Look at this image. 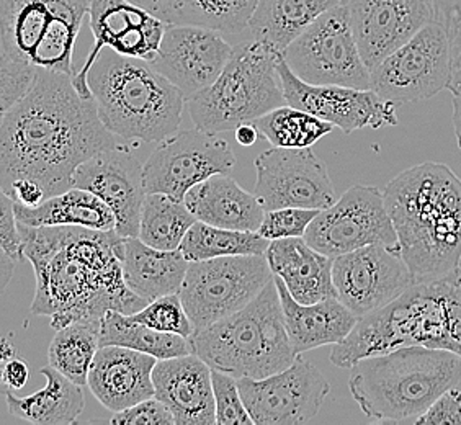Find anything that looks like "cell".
<instances>
[{
  "label": "cell",
  "instance_id": "6da1fadb",
  "mask_svg": "<svg viewBox=\"0 0 461 425\" xmlns=\"http://www.w3.org/2000/svg\"><path fill=\"white\" fill-rule=\"evenodd\" d=\"M116 144L95 100L80 95L71 74L41 71L33 89L2 113V190L30 178L43 186L46 198L62 194L86 160Z\"/></svg>",
  "mask_w": 461,
  "mask_h": 425
},
{
  "label": "cell",
  "instance_id": "7a4b0ae2",
  "mask_svg": "<svg viewBox=\"0 0 461 425\" xmlns=\"http://www.w3.org/2000/svg\"><path fill=\"white\" fill-rule=\"evenodd\" d=\"M20 230L36 278L32 312L51 318L54 330L98 322L108 311L131 316L148 304L124 282L126 238L115 230L22 222Z\"/></svg>",
  "mask_w": 461,
  "mask_h": 425
},
{
  "label": "cell",
  "instance_id": "3957f363",
  "mask_svg": "<svg viewBox=\"0 0 461 425\" xmlns=\"http://www.w3.org/2000/svg\"><path fill=\"white\" fill-rule=\"evenodd\" d=\"M383 192L416 284L455 272L461 260V178L447 164L424 162L401 172Z\"/></svg>",
  "mask_w": 461,
  "mask_h": 425
},
{
  "label": "cell",
  "instance_id": "277c9868",
  "mask_svg": "<svg viewBox=\"0 0 461 425\" xmlns=\"http://www.w3.org/2000/svg\"><path fill=\"white\" fill-rule=\"evenodd\" d=\"M444 348L461 357V270L414 284L390 304L358 318L330 352L339 368L401 347Z\"/></svg>",
  "mask_w": 461,
  "mask_h": 425
},
{
  "label": "cell",
  "instance_id": "5b68a950",
  "mask_svg": "<svg viewBox=\"0 0 461 425\" xmlns=\"http://www.w3.org/2000/svg\"><path fill=\"white\" fill-rule=\"evenodd\" d=\"M92 0H0V110L33 89L41 71L74 76L72 58Z\"/></svg>",
  "mask_w": 461,
  "mask_h": 425
},
{
  "label": "cell",
  "instance_id": "8992f818",
  "mask_svg": "<svg viewBox=\"0 0 461 425\" xmlns=\"http://www.w3.org/2000/svg\"><path fill=\"white\" fill-rule=\"evenodd\" d=\"M98 116L124 141L159 142L180 130L186 100L151 62L105 48L89 71Z\"/></svg>",
  "mask_w": 461,
  "mask_h": 425
},
{
  "label": "cell",
  "instance_id": "52a82bcc",
  "mask_svg": "<svg viewBox=\"0 0 461 425\" xmlns=\"http://www.w3.org/2000/svg\"><path fill=\"white\" fill-rule=\"evenodd\" d=\"M348 390L368 419L416 422L461 380V357L444 348L411 346L355 364Z\"/></svg>",
  "mask_w": 461,
  "mask_h": 425
},
{
  "label": "cell",
  "instance_id": "ba28073f",
  "mask_svg": "<svg viewBox=\"0 0 461 425\" xmlns=\"http://www.w3.org/2000/svg\"><path fill=\"white\" fill-rule=\"evenodd\" d=\"M190 340L194 354L212 370L238 380H262L298 358L286 332L276 280H270L246 308L196 332Z\"/></svg>",
  "mask_w": 461,
  "mask_h": 425
},
{
  "label": "cell",
  "instance_id": "9c48e42d",
  "mask_svg": "<svg viewBox=\"0 0 461 425\" xmlns=\"http://www.w3.org/2000/svg\"><path fill=\"white\" fill-rule=\"evenodd\" d=\"M280 56L252 36L236 41L221 76L210 87L186 98V110L196 128L213 134L236 131L240 124L286 105L276 69Z\"/></svg>",
  "mask_w": 461,
  "mask_h": 425
},
{
  "label": "cell",
  "instance_id": "30bf717a",
  "mask_svg": "<svg viewBox=\"0 0 461 425\" xmlns=\"http://www.w3.org/2000/svg\"><path fill=\"white\" fill-rule=\"evenodd\" d=\"M274 272L266 256H228L190 262L180 298L195 332L246 308Z\"/></svg>",
  "mask_w": 461,
  "mask_h": 425
},
{
  "label": "cell",
  "instance_id": "8fae6325",
  "mask_svg": "<svg viewBox=\"0 0 461 425\" xmlns=\"http://www.w3.org/2000/svg\"><path fill=\"white\" fill-rule=\"evenodd\" d=\"M282 56L308 84L370 89L372 71L357 45L346 4L322 14Z\"/></svg>",
  "mask_w": 461,
  "mask_h": 425
},
{
  "label": "cell",
  "instance_id": "7c38bea8",
  "mask_svg": "<svg viewBox=\"0 0 461 425\" xmlns=\"http://www.w3.org/2000/svg\"><path fill=\"white\" fill-rule=\"evenodd\" d=\"M450 82V36L442 23L432 22L373 69L370 89L400 106L429 100Z\"/></svg>",
  "mask_w": 461,
  "mask_h": 425
},
{
  "label": "cell",
  "instance_id": "4fadbf2b",
  "mask_svg": "<svg viewBox=\"0 0 461 425\" xmlns=\"http://www.w3.org/2000/svg\"><path fill=\"white\" fill-rule=\"evenodd\" d=\"M304 240L311 248L332 258L372 244L398 246L384 192L362 184L350 186L336 203L321 210Z\"/></svg>",
  "mask_w": 461,
  "mask_h": 425
},
{
  "label": "cell",
  "instance_id": "5bb4252c",
  "mask_svg": "<svg viewBox=\"0 0 461 425\" xmlns=\"http://www.w3.org/2000/svg\"><path fill=\"white\" fill-rule=\"evenodd\" d=\"M238 160L230 142L200 128L178 130L158 142L144 162L148 194L184 200L188 190L214 174H230Z\"/></svg>",
  "mask_w": 461,
  "mask_h": 425
},
{
  "label": "cell",
  "instance_id": "9a60e30c",
  "mask_svg": "<svg viewBox=\"0 0 461 425\" xmlns=\"http://www.w3.org/2000/svg\"><path fill=\"white\" fill-rule=\"evenodd\" d=\"M254 194L266 212L278 208L326 210L338 202L328 167L310 148H272L256 159Z\"/></svg>",
  "mask_w": 461,
  "mask_h": 425
},
{
  "label": "cell",
  "instance_id": "2e32d148",
  "mask_svg": "<svg viewBox=\"0 0 461 425\" xmlns=\"http://www.w3.org/2000/svg\"><path fill=\"white\" fill-rule=\"evenodd\" d=\"M332 278L339 300L358 318L390 304L416 284L400 246L384 244L334 258Z\"/></svg>",
  "mask_w": 461,
  "mask_h": 425
},
{
  "label": "cell",
  "instance_id": "e0dca14e",
  "mask_svg": "<svg viewBox=\"0 0 461 425\" xmlns=\"http://www.w3.org/2000/svg\"><path fill=\"white\" fill-rule=\"evenodd\" d=\"M240 394L256 425H293L318 416L330 384L302 355L282 372L262 380L240 378Z\"/></svg>",
  "mask_w": 461,
  "mask_h": 425
},
{
  "label": "cell",
  "instance_id": "ac0fdd59",
  "mask_svg": "<svg viewBox=\"0 0 461 425\" xmlns=\"http://www.w3.org/2000/svg\"><path fill=\"white\" fill-rule=\"evenodd\" d=\"M276 69L286 105L310 112L346 134L364 128L380 130L400 123L396 113L398 105L380 97L375 90L308 84L290 69L284 56H280Z\"/></svg>",
  "mask_w": 461,
  "mask_h": 425
},
{
  "label": "cell",
  "instance_id": "d6986e66",
  "mask_svg": "<svg viewBox=\"0 0 461 425\" xmlns=\"http://www.w3.org/2000/svg\"><path fill=\"white\" fill-rule=\"evenodd\" d=\"M94 46L72 82L84 98L92 97L89 71L105 48L118 54L151 61L159 51L166 23L131 0H92L89 9Z\"/></svg>",
  "mask_w": 461,
  "mask_h": 425
},
{
  "label": "cell",
  "instance_id": "ffe728a7",
  "mask_svg": "<svg viewBox=\"0 0 461 425\" xmlns=\"http://www.w3.org/2000/svg\"><path fill=\"white\" fill-rule=\"evenodd\" d=\"M234 43L213 28L167 25L151 66L169 79L184 97H194L221 76Z\"/></svg>",
  "mask_w": 461,
  "mask_h": 425
},
{
  "label": "cell",
  "instance_id": "44dd1931",
  "mask_svg": "<svg viewBox=\"0 0 461 425\" xmlns=\"http://www.w3.org/2000/svg\"><path fill=\"white\" fill-rule=\"evenodd\" d=\"M72 186L95 194L115 212L116 232L123 238H138L142 203L148 195L144 185V164L126 144H116L98 152L80 166Z\"/></svg>",
  "mask_w": 461,
  "mask_h": 425
},
{
  "label": "cell",
  "instance_id": "7402d4cb",
  "mask_svg": "<svg viewBox=\"0 0 461 425\" xmlns=\"http://www.w3.org/2000/svg\"><path fill=\"white\" fill-rule=\"evenodd\" d=\"M346 5L357 45L370 71L435 22L432 0H348Z\"/></svg>",
  "mask_w": 461,
  "mask_h": 425
},
{
  "label": "cell",
  "instance_id": "603a6c76",
  "mask_svg": "<svg viewBox=\"0 0 461 425\" xmlns=\"http://www.w3.org/2000/svg\"><path fill=\"white\" fill-rule=\"evenodd\" d=\"M156 398L176 417V425L216 424L212 368L196 354L159 360L154 372Z\"/></svg>",
  "mask_w": 461,
  "mask_h": 425
},
{
  "label": "cell",
  "instance_id": "cb8c5ba5",
  "mask_svg": "<svg viewBox=\"0 0 461 425\" xmlns=\"http://www.w3.org/2000/svg\"><path fill=\"white\" fill-rule=\"evenodd\" d=\"M159 360L126 347L98 348L89 373V390L104 408L113 412L154 398L152 372Z\"/></svg>",
  "mask_w": 461,
  "mask_h": 425
},
{
  "label": "cell",
  "instance_id": "d4e9b609",
  "mask_svg": "<svg viewBox=\"0 0 461 425\" xmlns=\"http://www.w3.org/2000/svg\"><path fill=\"white\" fill-rule=\"evenodd\" d=\"M266 258L296 302L312 304L338 298L332 278L334 258L311 248L304 238L270 240Z\"/></svg>",
  "mask_w": 461,
  "mask_h": 425
},
{
  "label": "cell",
  "instance_id": "484cf974",
  "mask_svg": "<svg viewBox=\"0 0 461 425\" xmlns=\"http://www.w3.org/2000/svg\"><path fill=\"white\" fill-rule=\"evenodd\" d=\"M284 308L285 326L296 354L303 355L322 346H336L355 328L358 316L339 298L312 304L298 303L280 276L274 275Z\"/></svg>",
  "mask_w": 461,
  "mask_h": 425
},
{
  "label": "cell",
  "instance_id": "4316f807",
  "mask_svg": "<svg viewBox=\"0 0 461 425\" xmlns=\"http://www.w3.org/2000/svg\"><path fill=\"white\" fill-rule=\"evenodd\" d=\"M196 222L236 231H258L266 208L256 194H250L230 177L214 174L188 190L184 198Z\"/></svg>",
  "mask_w": 461,
  "mask_h": 425
},
{
  "label": "cell",
  "instance_id": "83f0119b",
  "mask_svg": "<svg viewBox=\"0 0 461 425\" xmlns=\"http://www.w3.org/2000/svg\"><path fill=\"white\" fill-rule=\"evenodd\" d=\"M124 282L148 303L180 292L190 262L182 250H160L140 238H126L123 250Z\"/></svg>",
  "mask_w": 461,
  "mask_h": 425
},
{
  "label": "cell",
  "instance_id": "f1b7e54d",
  "mask_svg": "<svg viewBox=\"0 0 461 425\" xmlns=\"http://www.w3.org/2000/svg\"><path fill=\"white\" fill-rule=\"evenodd\" d=\"M166 25L213 28L240 41L258 0H131Z\"/></svg>",
  "mask_w": 461,
  "mask_h": 425
},
{
  "label": "cell",
  "instance_id": "f546056e",
  "mask_svg": "<svg viewBox=\"0 0 461 425\" xmlns=\"http://www.w3.org/2000/svg\"><path fill=\"white\" fill-rule=\"evenodd\" d=\"M342 4L344 0H258L248 35L282 54L322 14Z\"/></svg>",
  "mask_w": 461,
  "mask_h": 425
},
{
  "label": "cell",
  "instance_id": "4dcf8cb0",
  "mask_svg": "<svg viewBox=\"0 0 461 425\" xmlns=\"http://www.w3.org/2000/svg\"><path fill=\"white\" fill-rule=\"evenodd\" d=\"M40 373L46 378L43 390L23 398L15 396L12 390L5 391L10 414L28 424H76L86 404L82 386L66 378L51 365Z\"/></svg>",
  "mask_w": 461,
  "mask_h": 425
},
{
  "label": "cell",
  "instance_id": "1f68e13d",
  "mask_svg": "<svg viewBox=\"0 0 461 425\" xmlns=\"http://www.w3.org/2000/svg\"><path fill=\"white\" fill-rule=\"evenodd\" d=\"M18 222L27 226H82L89 230H116L115 212L102 198L84 188L72 186L46 198L36 208L14 202Z\"/></svg>",
  "mask_w": 461,
  "mask_h": 425
},
{
  "label": "cell",
  "instance_id": "d6a6232c",
  "mask_svg": "<svg viewBox=\"0 0 461 425\" xmlns=\"http://www.w3.org/2000/svg\"><path fill=\"white\" fill-rule=\"evenodd\" d=\"M105 346L133 348L158 360L194 354L190 339L149 328L118 311H108L100 321V347Z\"/></svg>",
  "mask_w": 461,
  "mask_h": 425
},
{
  "label": "cell",
  "instance_id": "836d02e7",
  "mask_svg": "<svg viewBox=\"0 0 461 425\" xmlns=\"http://www.w3.org/2000/svg\"><path fill=\"white\" fill-rule=\"evenodd\" d=\"M196 222L184 200L167 194H148L140 222V240L160 250H177Z\"/></svg>",
  "mask_w": 461,
  "mask_h": 425
},
{
  "label": "cell",
  "instance_id": "e575fe53",
  "mask_svg": "<svg viewBox=\"0 0 461 425\" xmlns=\"http://www.w3.org/2000/svg\"><path fill=\"white\" fill-rule=\"evenodd\" d=\"M270 240L258 231H236L196 222L180 246L188 262L228 256H266Z\"/></svg>",
  "mask_w": 461,
  "mask_h": 425
},
{
  "label": "cell",
  "instance_id": "d590c367",
  "mask_svg": "<svg viewBox=\"0 0 461 425\" xmlns=\"http://www.w3.org/2000/svg\"><path fill=\"white\" fill-rule=\"evenodd\" d=\"M100 348V321L74 322L58 329L48 348V360L79 386H87L92 364Z\"/></svg>",
  "mask_w": 461,
  "mask_h": 425
},
{
  "label": "cell",
  "instance_id": "8d00e7d4",
  "mask_svg": "<svg viewBox=\"0 0 461 425\" xmlns=\"http://www.w3.org/2000/svg\"><path fill=\"white\" fill-rule=\"evenodd\" d=\"M254 123L272 146L290 149L311 148L334 130V124L292 105L278 106Z\"/></svg>",
  "mask_w": 461,
  "mask_h": 425
},
{
  "label": "cell",
  "instance_id": "74e56055",
  "mask_svg": "<svg viewBox=\"0 0 461 425\" xmlns=\"http://www.w3.org/2000/svg\"><path fill=\"white\" fill-rule=\"evenodd\" d=\"M131 318L149 328L177 334L186 339H190L195 332L192 319L188 316L178 293L148 303L141 311L131 314Z\"/></svg>",
  "mask_w": 461,
  "mask_h": 425
},
{
  "label": "cell",
  "instance_id": "f35d334b",
  "mask_svg": "<svg viewBox=\"0 0 461 425\" xmlns=\"http://www.w3.org/2000/svg\"><path fill=\"white\" fill-rule=\"evenodd\" d=\"M212 378L216 404V424L256 425L244 404L238 378L218 370H212Z\"/></svg>",
  "mask_w": 461,
  "mask_h": 425
},
{
  "label": "cell",
  "instance_id": "ab89813d",
  "mask_svg": "<svg viewBox=\"0 0 461 425\" xmlns=\"http://www.w3.org/2000/svg\"><path fill=\"white\" fill-rule=\"evenodd\" d=\"M318 214H320V210H310V208L270 210V212H266L264 222L260 224L258 232L268 240L304 238L311 222Z\"/></svg>",
  "mask_w": 461,
  "mask_h": 425
},
{
  "label": "cell",
  "instance_id": "60d3db41",
  "mask_svg": "<svg viewBox=\"0 0 461 425\" xmlns=\"http://www.w3.org/2000/svg\"><path fill=\"white\" fill-rule=\"evenodd\" d=\"M113 425H176V417L159 399L149 398L131 408L115 412L110 419Z\"/></svg>",
  "mask_w": 461,
  "mask_h": 425
},
{
  "label": "cell",
  "instance_id": "b9f144b4",
  "mask_svg": "<svg viewBox=\"0 0 461 425\" xmlns=\"http://www.w3.org/2000/svg\"><path fill=\"white\" fill-rule=\"evenodd\" d=\"M0 208H2V216H0V248L2 254L14 258L15 262H20L25 258V240L20 230V222L15 216L14 210V200L12 196L2 192L0 196Z\"/></svg>",
  "mask_w": 461,
  "mask_h": 425
},
{
  "label": "cell",
  "instance_id": "7bdbcfd3",
  "mask_svg": "<svg viewBox=\"0 0 461 425\" xmlns=\"http://www.w3.org/2000/svg\"><path fill=\"white\" fill-rule=\"evenodd\" d=\"M417 425H461V391L450 388L417 419Z\"/></svg>",
  "mask_w": 461,
  "mask_h": 425
},
{
  "label": "cell",
  "instance_id": "ee69618b",
  "mask_svg": "<svg viewBox=\"0 0 461 425\" xmlns=\"http://www.w3.org/2000/svg\"><path fill=\"white\" fill-rule=\"evenodd\" d=\"M7 195L12 196L14 202L28 206V208H36L43 203L46 200L45 190L43 186L40 185L35 180L30 178H18L14 180L5 190Z\"/></svg>",
  "mask_w": 461,
  "mask_h": 425
},
{
  "label": "cell",
  "instance_id": "f6af8a7d",
  "mask_svg": "<svg viewBox=\"0 0 461 425\" xmlns=\"http://www.w3.org/2000/svg\"><path fill=\"white\" fill-rule=\"evenodd\" d=\"M2 380L9 390H22L30 380V368L27 362L22 360L17 355L4 360Z\"/></svg>",
  "mask_w": 461,
  "mask_h": 425
},
{
  "label": "cell",
  "instance_id": "bcb514c9",
  "mask_svg": "<svg viewBox=\"0 0 461 425\" xmlns=\"http://www.w3.org/2000/svg\"><path fill=\"white\" fill-rule=\"evenodd\" d=\"M452 46V82L448 90L453 95H461V20L447 30Z\"/></svg>",
  "mask_w": 461,
  "mask_h": 425
},
{
  "label": "cell",
  "instance_id": "7dc6e473",
  "mask_svg": "<svg viewBox=\"0 0 461 425\" xmlns=\"http://www.w3.org/2000/svg\"><path fill=\"white\" fill-rule=\"evenodd\" d=\"M435 7V22L447 30L461 20V0H432Z\"/></svg>",
  "mask_w": 461,
  "mask_h": 425
},
{
  "label": "cell",
  "instance_id": "c3c4849f",
  "mask_svg": "<svg viewBox=\"0 0 461 425\" xmlns=\"http://www.w3.org/2000/svg\"><path fill=\"white\" fill-rule=\"evenodd\" d=\"M258 134H260V131H258V124L254 122L242 123L236 128V141L240 142V146H244V148H250L258 142Z\"/></svg>",
  "mask_w": 461,
  "mask_h": 425
},
{
  "label": "cell",
  "instance_id": "681fc988",
  "mask_svg": "<svg viewBox=\"0 0 461 425\" xmlns=\"http://www.w3.org/2000/svg\"><path fill=\"white\" fill-rule=\"evenodd\" d=\"M18 262H15L14 258H10L9 256H5V254H2L0 256V275H2V290L7 286V284L10 282V278L14 276V272H15V266H17Z\"/></svg>",
  "mask_w": 461,
  "mask_h": 425
},
{
  "label": "cell",
  "instance_id": "f907efd6",
  "mask_svg": "<svg viewBox=\"0 0 461 425\" xmlns=\"http://www.w3.org/2000/svg\"><path fill=\"white\" fill-rule=\"evenodd\" d=\"M453 128L461 151V95H453Z\"/></svg>",
  "mask_w": 461,
  "mask_h": 425
},
{
  "label": "cell",
  "instance_id": "816d5d0a",
  "mask_svg": "<svg viewBox=\"0 0 461 425\" xmlns=\"http://www.w3.org/2000/svg\"><path fill=\"white\" fill-rule=\"evenodd\" d=\"M347 2H348V0H344V4H347Z\"/></svg>",
  "mask_w": 461,
  "mask_h": 425
},
{
  "label": "cell",
  "instance_id": "f5cc1de1",
  "mask_svg": "<svg viewBox=\"0 0 461 425\" xmlns=\"http://www.w3.org/2000/svg\"><path fill=\"white\" fill-rule=\"evenodd\" d=\"M458 268H460V270H461V260H460V267H458Z\"/></svg>",
  "mask_w": 461,
  "mask_h": 425
}]
</instances>
